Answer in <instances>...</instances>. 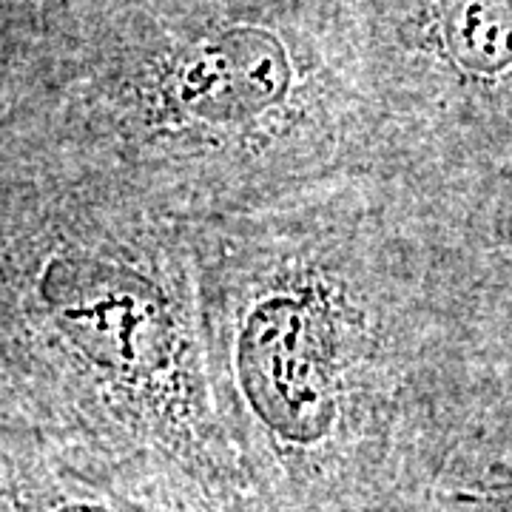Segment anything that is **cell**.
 <instances>
[{
	"mask_svg": "<svg viewBox=\"0 0 512 512\" xmlns=\"http://www.w3.org/2000/svg\"><path fill=\"white\" fill-rule=\"evenodd\" d=\"M251 512H447L512 453L416 188L365 174L194 225Z\"/></svg>",
	"mask_w": 512,
	"mask_h": 512,
	"instance_id": "cell-1",
	"label": "cell"
},
{
	"mask_svg": "<svg viewBox=\"0 0 512 512\" xmlns=\"http://www.w3.org/2000/svg\"><path fill=\"white\" fill-rule=\"evenodd\" d=\"M0 168L191 225L393 174L353 0H0Z\"/></svg>",
	"mask_w": 512,
	"mask_h": 512,
	"instance_id": "cell-2",
	"label": "cell"
},
{
	"mask_svg": "<svg viewBox=\"0 0 512 512\" xmlns=\"http://www.w3.org/2000/svg\"><path fill=\"white\" fill-rule=\"evenodd\" d=\"M0 424L251 512L211 382L191 222L0 168Z\"/></svg>",
	"mask_w": 512,
	"mask_h": 512,
	"instance_id": "cell-3",
	"label": "cell"
},
{
	"mask_svg": "<svg viewBox=\"0 0 512 512\" xmlns=\"http://www.w3.org/2000/svg\"><path fill=\"white\" fill-rule=\"evenodd\" d=\"M353 29L393 174L512 160V0H353Z\"/></svg>",
	"mask_w": 512,
	"mask_h": 512,
	"instance_id": "cell-4",
	"label": "cell"
},
{
	"mask_svg": "<svg viewBox=\"0 0 512 512\" xmlns=\"http://www.w3.org/2000/svg\"><path fill=\"white\" fill-rule=\"evenodd\" d=\"M407 183L512 430V160Z\"/></svg>",
	"mask_w": 512,
	"mask_h": 512,
	"instance_id": "cell-5",
	"label": "cell"
},
{
	"mask_svg": "<svg viewBox=\"0 0 512 512\" xmlns=\"http://www.w3.org/2000/svg\"><path fill=\"white\" fill-rule=\"evenodd\" d=\"M3 512H228L177 484L128 476L63 456L0 424Z\"/></svg>",
	"mask_w": 512,
	"mask_h": 512,
	"instance_id": "cell-6",
	"label": "cell"
},
{
	"mask_svg": "<svg viewBox=\"0 0 512 512\" xmlns=\"http://www.w3.org/2000/svg\"><path fill=\"white\" fill-rule=\"evenodd\" d=\"M447 512H512V453L484 464V470L458 490Z\"/></svg>",
	"mask_w": 512,
	"mask_h": 512,
	"instance_id": "cell-7",
	"label": "cell"
}]
</instances>
